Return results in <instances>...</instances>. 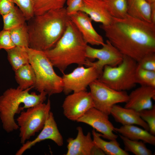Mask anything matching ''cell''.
Segmentation results:
<instances>
[{
  "mask_svg": "<svg viewBox=\"0 0 155 155\" xmlns=\"http://www.w3.org/2000/svg\"><path fill=\"white\" fill-rule=\"evenodd\" d=\"M15 6L12 0H0V15L2 16L7 14Z\"/></svg>",
  "mask_w": 155,
  "mask_h": 155,
  "instance_id": "35",
  "label": "cell"
},
{
  "mask_svg": "<svg viewBox=\"0 0 155 155\" xmlns=\"http://www.w3.org/2000/svg\"><path fill=\"white\" fill-rule=\"evenodd\" d=\"M94 107L109 115L112 107L121 103H125L128 94L125 91H118L108 87L97 79L89 86Z\"/></svg>",
  "mask_w": 155,
  "mask_h": 155,
  "instance_id": "8",
  "label": "cell"
},
{
  "mask_svg": "<svg viewBox=\"0 0 155 155\" xmlns=\"http://www.w3.org/2000/svg\"><path fill=\"white\" fill-rule=\"evenodd\" d=\"M29 63L34 71L36 82L34 86L40 93L44 92L49 96L63 92L62 77L55 72L53 66L43 51L27 48Z\"/></svg>",
  "mask_w": 155,
  "mask_h": 155,
  "instance_id": "5",
  "label": "cell"
},
{
  "mask_svg": "<svg viewBox=\"0 0 155 155\" xmlns=\"http://www.w3.org/2000/svg\"><path fill=\"white\" fill-rule=\"evenodd\" d=\"M100 49H96L88 45L86 49L87 58L97 59L95 62L87 59L86 66H94L101 73L106 65L115 67L122 62L123 55L108 40Z\"/></svg>",
  "mask_w": 155,
  "mask_h": 155,
  "instance_id": "10",
  "label": "cell"
},
{
  "mask_svg": "<svg viewBox=\"0 0 155 155\" xmlns=\"http://www.w3.org/2000/svg\"><path fill=\"white\" fill-rule=\"evenodd\" d=\"M120 138L123 141L124 150L131 152L135 155H152V151L146 147L145 143L141 141L130 140L120 134Z\"/></svg>",
  "mask_w": 155,
  "mask_h": 155,
  "instance_id": "27",
  "label": "cell"
},
{
  "mask_svg": "<svg viewBox=\"0 0 155 155\" xmlns=\"http://www.w3.org/2000/svg\"><path fill=\"white\" fill-rule=\"evenodd\" d=\"M26 48L15 46L5 50L7 59L14 71L22 66L29 63V56Z\"/></svg>",
  "mask_w": 155,
  "mask_h": 155,
  "instance_id": "23",
  "label": "cell"
},
{
  "mask_svg": "<svg viewBox=\"0 0 155 155\" xmlns=\"http://www.w3.org/2000/svg\"><path fill=\"white\" fill-rule=\"evenodd\" d=\"M51 108L49 99L46 103H43L21 111L16 119L20 130L19 137L22 144L43 127Z\"/></svg>",
  "mask_w": 155,
  "mask_h": 155,
  "instance_id": "7",
  "label": "cell"
},
{
  "mask_svg": "<svg viewBox=\"0 0 155 155\" xmlns=\"http://www.w3.org/2000/svg\"><path fill=\"white\" fill-rule=\"evenodd\" d=\"M127 14L139 20L151 23L150 4L146 0H127Z\"/></svg>",
  "mask_w": 155,
  "mask_h": 155,
  "instance_id": "20",
  "label": "cell"
},
{
  "mask_svg": "<svg viewBox=\"0 0 155 155\" xmlns=\"http://www.w3.org/2000/svg\"><path fill=\"white\" fill-rule=\"evenodd\" d=\"M34 16L64 7L66 0H32Z\"/></svg>",
  "mask_w": 155,
  "mask_h": 155,
  "instance_id": "26",
  "label": "cell"
},
{
  "mask_svg": "<svg viewBox=\"0 0 155 155\" xmlns=\"http://www.w3.org/2000/svg\"><path fill=\"white\" fill-rule=\"evenodd\" d=\"M101 73L94 66L87 67L83 65L75 69L72 71L63 74V92L66 95L73 92L86 91L87 88L93 82L98 79Z\"/></svg>",
  "mask_w": 155,
  "mask_h": 155,
  "instance_id": "9",
  "label": "cell"
},
{
  "mask_svg": "<svg viewBox=\"0 0 155 155\" xmlns=\"http://www.w3.org/2000/svg\"><path fill=\"white\" fill-rule=\"evenodd\" d=\"M100 28L110 42L123 55L139 62L145 56L155 53V25L128 14L113 18L110 24Z\"/></svg>",
  "mask_w": 155,
  "mask_h": 155,
  "instance_id": "1",
  "label": "cell"
},
{
  "mask_svg": "<svg viewBox=\"0 0 155 155\" xmlns=\"http://www.w3.org/2000/svg\"><path fill=\"white\" fill-rule=\"evenodd\" d=\"M33 87L22 90L18 87L7 90L0 98V111L5 129L8 132L19 129L14 118L16 114L25 108L44 103L47 94L44 92L37 94L29 93Z\"/></svg>",
  "mask_w": 155,
  "mask_h": 155,
  "instance_id": "4",
  "label": "cell"
},
{
  "mask_svg": "<svg viewBox=\"0 0 155 155\" xmlns=\"http://www.w3.org/2000/svg\"><path fill=\"white\" fill-rule=\"evenodd\" d=\"M108 115L94 107L88 111L77 121L89 125L100 132L101 137L110 140H117L114 133L115 127L109 121Z\"/></svg>",
  "mask_w": 155,
  "mask_h": 155,
  "instance_id": "12",
  "label": "cell"
},
{
  "mask_svg": "<svg viewBox=\"0 0 155 155\" xmlns=\"http://www.w3.org/2000/svg\"><path fill=\"white\" fill-rule=\"evenodd\" d=\"M83 0H66V7L67 14L70 16L80 11Z\"/></svg>",
  "mask_w": 155,
  "mask_h": 155,
  "instance_id": "34",
  "label": "cell"
},
{
  "mask_svg": "<svg viewBox=\"0 0 155 155\" xmlns=\"http://www.w3.org/2000/svg\"><path fill=\"white\" fill-rule=\"evenodd\" d=\"M137 64L143 69L155 71V53L145 56L137 63Z\"/></svg>",
  "mask_w": 155,
  "mask_h": 155,
  "instance_id": "32",
  "label": "cell"
},
{
  "mask_svg": "<svg viewBox=\"0 0 155 155\" xmlns=\"http://www.w3.org/2000/svg\"><path fill=\"white\" fill-rule=\"evenodd\" d=\"M80 11L87 14L92 20L104 25L110 24L113 18L102 0H83Z\"/></svg>",
  "mask_w": 155,
  "mask_h": 155,
  "instance_id": "17",
  "label": "cell"
},
{
  "mask_svg": "<svg viewBox=\"0 0 155 155\" xmlns=\"http://www.w3.org/2000/svg\"><path fill=\"white\" fill-rule=\"evenodd\" d=\"M14 3L22 12L26 21H28L34 16L32 0H12Z\"/></svg>",
  "mask_w": 155,
  "mask_h": 155,
  "instance_id": "31",
  "label": "cell"
},
{
  "mask_svg": "<svg viewBox=\"0 0 155 155\" xmlns=\"http://www.w3.org/2000/svg\"><path fill=\"white\" fill-rule=\"evenodd\" d=\"M15 46L11 40L9 31L3 29L0 31V50H6Z\"/></svg>",
  "mask_w": 155,
  "mask_h": 155,
  "instance_id": "33",
  "label": "cell"
},
{
  "mask_svg": "<svg viewBox=\"0 0 155 155\" xmlns=\"http://www.w3.org/2000/svg\"><path fill=\"white\" fill-rule=\"evenodd\" d=\"M77 135L75 138L69 137L67 140V151L66 155H93L95 147L91 133L84 134L82 128H77Z\"/></svg>",
  "mask_w": 155,
  "mask_h": 155,
  "instance_id": "16",
  "label": "cell"
},
{
  "mask_svg": "<svg viewBox=\"0 0 155 155\" xmlns=\"http://www.w3.org/2000/svg\"><path fill=\"white\" fill-rule=\"evenodd\" d=\"M114 131L130 140H140L145 143L155 145V135L134 125H123L119 128L115 127Z\"/></svg>",
  "mask_w": 155,
  "mask_h": 155,
  "instance_id": "19",
  "label": "cell"
},
{
  "mask_svg": "<svg viewBox=\"0 0 155 155\" xmlns=\"http://www.w3.org/2000/svg\"><path fill=\"white\" fill-rule=\"evenodd\" d=\"M155 99V88L141 86L132 91L128 95L124 107L138 112L150 109L153 106L152 100Z\"/></svg>",
  "mask_w": 155,
  "mask_h": 155,
  "instance_id": "15",
  "label": "cell"
},
{
  "mask_svg": "<svg viewBox=\"0 0 155 155\" xmlns=\"http://www.w3.org/2000/svg\"><path fill=\"white\" fill-rule=\"evenodd\" d=\"M150 4L155 3V0H146Z\"/></svg>",
  "mask_w": 155,
  "mask_h": 155,
  "instance_id": "37",
  "label": "cell"
},
{
  "mask_svg": "<svg viewBox=\"0 0 155 155\" xmlns=\"http://www.w3.org/2000/svg\"><path fill=\"white\" fill-rule=\"evenodd\" d=\"M11 40L15 46L29 48V34L26 23L9 30Z\"/></svg>",
  "mask_w": 155,
  "mask_h": 155,
  "instance_id": "25",
  "label": "cell"
},
{
  "mask_svg": "<svg viewBox=\"0 0 155 155\" xmlns=\"http://www.w3.org/2000/svg\"><path fill=\"white\" fill-rule=\"evenodd\" d=\"M136 83L141 86L155 88V71L147 70L137 64L135 73Z\"/></svg>",
  "mask_w": 155,
  "mask_h": 155,
  "instance_id": "29",
  "label": "cell"
},
{
  "mask_svg": "<svg viewBox=\"0 0 155 155\" xmlns=\"http://www.w3.org/2000/svg\"><path fill=\"white\" fill-rule=\"evenodd\" d=\"M70 20L65 7L34 16L27 24L29 48L42 51L53 48L63 35Z\"/></svg>",
  "mask_w": 155,
  "mask_h": 155,
  "instance_id": "2",
  "label": "cell"
},
{
  "mask_svg": "<svg viewBox=\"0 0 155 155\" xmlns=\"http://www.w3.org/2000/svg\"><path fill=\"white\" fill-rule=\"evenodd\" d=\"M94 107L91 94L86 90L73 92L68 95L62 105L64 115L70 120L76 121Z\"/></svg>",
  "mask_w": 155,
  "mask_h": 155,
  "instance_id": "11",
  "label": "cell"
},
{
  "mask_svg": "<svg viewBox=\"0 0 155 155\" xmlns=\"http://www.w3.org/2000/svg\"><path fill=\"white\" fill-rule=\"evenodd\" d=\"M15 72V78L18 87L25 90L33 87L36 82V77L34 69L30 63L24 65Z\"/></svg>",
  "mask_w": 155,
  "mask_h": 155,
  "instance_id": "22",
  "label": "cell"
},
{
  "mask_svg": "<svg viewBox=\"0 0 155 155\" xmlns=\"http://www.w3.org/2000/svg\"><path fill=\"white\" fill-rule=\"evenodd\" d=\"M110 115L116 122L123 125H136L149 131L147 124L141 118L138 112L134 110L116 104L112 108Z\"/></svg>",
  "mask_w": 155,
  "mask_h": 155,
  "instance_id": "18",
  "label": "cell"
},
{
  "mask_svg": "<svg viewBox=\"0 0 155 155\" xmlns=\"http://www.w3.org/2000/svg\"><path fill=\"white\" fill-rule=\"evenodd\" d=\"M137 65L135 61L123 55L121 62L117 66H105L98 79L116 90H129L136 84L135 73Z\"/></svg>",
  "mask_w": 155,
  "mask_h": 155,
  "instance_id": "6",
  "label": "cell"
},
{
  "mask_svg": "<svg viewBox=\"0 0 155 155\" xmlns=\"http://www.w3.org/2000/svg\"><path fill=\"white\" fill-rule=\"evenodd\" d=\"M2 17L3 29L9 31L24 24L26 20L24 13L17 6Z\"/></svg>",
  "mask_w": 155,
  "mask_h": 155,
  "instance_id": "24",
  "label": "cell"
},
{
  "mask_svg": "<svg viewBox=\"0 0 155 155\" xmlns=\"http://www.w3.org/2000/svg\"><path fill=\"white\" fill-rule=\"evenodd\" d=\"M110 15L113 18H120L127 14V0H102Z\"/></svg>",
  "mask_w": 155,
  "mask_h": 155,
  "instance_id": "28",
  "label": "cell"
},
{
  "mask_svg": "<svg viewBox=\"0 0 155 155\" xmlns=\"http://www.w3.org/2000/svg\"><path fill=\"white\" fill-rule=\"evenodd\" d=\"M92 139L95 146L107 155H129V153L122 149L117 140L107 141L101 137V134L93 129L92 131Z\"/></svg>",
  "mask_w": 155,
  "mask_h": 155,
  "instance_id": "21",
  "label": "cell"
},
{
  "mask_svg": "<svg viewBox=\"0 0 155 155\" xmlns=\"http://www.w3.org/2000/svg\"><path fill=\"white\" fill-rule=\"evenodd\" d=\"M41 130L40 133L34 140L27 141L23 144L16 154L22 155L26 150L30 149L36 143L46 140L53 141L59 146H63V137L58 130L53 114L51 111L50 112L44 126Z\"/></svg>",
  "mask_w": 155,
  "mask_h": 155,
  "instance_id": "13",
  "label": "cell"
},
{
  "mask_svg": "<svg viewBox=\"0 0 155 155\" xmlns=\"http://www.w3.org/2000/svg\"><path fill=\"white\" fill-rule=\"evenodd\" d=\"M138 113L141 118L148 125L149 132L152 134L155 135V105L150 109L141 110Z\"/></svg>",
  "mask_w": 155,
  "mask_h": 155,
  "instance_id": "30",
  "label": "cell"
},
{
  "mask_svg": "<svg viewBox=\"0 0 155 155\" xmlns=\"http://www.w3.org/2000/svg\"><path fill=\"white\" fill-rule=\"evenodd\" d=\"M150 18L151 22L155 25V3L150 4Z\"/></svg>",
  "mask_w": 155,
  "mask_h": 155,
  "instance_id": "36",
  "label": "cell"
},
{
  "mask_svg": "<svg viewBox=\"0 0 155 155\" xmlns=\"http://www.w3.org/2000/svg\"><path fill=\"white\" fill-rule=\"evenodd\" d=\"M88 44L70 20L63 35L52 48L43 51L53 67L63 73L69 65H86Z\"/></svg>",
  "mask_w": 155,
  "mask_h": 155,
  "instance_id": "3",
  "label": "cell"
},
{
  "mask_svg": "<svg viewBox=\"0 0 155 155\" xmlns=\"http://www.w3.org/2000/svg\"><path fill=\"white\" fill-rule=\"evenodd\" d=\"M70 16L87 44L97 46L104 44L103 37L95 30L92 24V20L87 14L79 11Z\"/></svg>",
  "mask_w": 155,
  "mask_h": 155,
  "instance_id": "14",
  "label": "cell"
}]
</instances>
